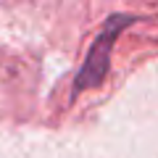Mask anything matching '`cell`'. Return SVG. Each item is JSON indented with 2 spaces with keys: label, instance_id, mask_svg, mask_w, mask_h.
<instances>
[{
  "label": "cell",
  "instance_id": "cell-1",
  "mask_svg": "<svg viewBox=\"0 0 158 158\" xmlns=\"http://www.w3.org/2000/svg\"><path fill=\"white\" fill-rule=\"evenodd\" d=\"M132 21H135V16H129V13H118V16H111L106 21V27L100 29V34L95 37V42H92L90 53H87V58H85V66L79 69L77 79H74V98L82 90L98 87L103 79H106L108 66H111L113 42H116V37L124 32Z\"/></svg>",
  "mask_w": 158,
  "mask_h": 158
}]
</instances>
